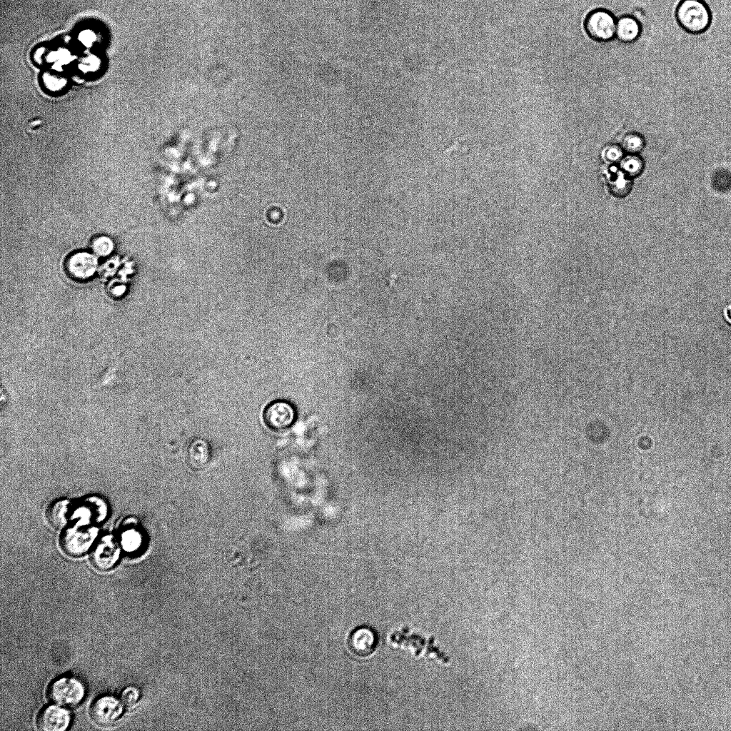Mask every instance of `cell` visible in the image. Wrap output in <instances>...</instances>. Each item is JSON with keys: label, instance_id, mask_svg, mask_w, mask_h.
<instances>
[{"label": "cell", "instance_id": "cell-5", "mask_svg": "<svg viewBox=\"0 0 731 731\" xmlns=\"http://www.w3.org/2000/svg\"><path fill=\"white\" fill-rule=\"evenodd\" d=\"M296 418V410L288 401L275 400L267 405L263 413V420L268 428L280 432L289 428Z\"/></svg>", "mask_w": 731, "mask_h": 731}, {"label": "cell", "instance_id": "cell-18", "mask_svg": "<svg viewBox=\"0 0 731 731\" xmlns=\"http://www.w3.org/2000/svg\"><path fill=\"white\" fill-rule=\"evenodd\" d=\"M623 149L621 146L611 144L605 147L603 157L609 162H617L622 158Z\"/></svg>", "mask_w": 731, "mask_h": 731}, {"label": "cell", "instance_id": "cell-19", "mask_svg": "<svg viewBox=\"0 0 731 731\" xmlns=\"http://www.w3.org/2000/svg\"><path fill=\"white\" fill-rule=\"evenodd\" d=\"M611 186L614 192L624 194L630 188V181L625 177V174H621L615 178Z\"/></svg>", "mask_w": 731, "mask_h": 731}, {"label": "cell", "instance_id": "cell-4", "mask_svg": "<svg viewBox=\"0 0 731 731\" xmlns=\"http://www.w3.org/2000/svg\"><path fill=\"white\" fill-rule=\"evenodd\" d=\"M616 19L608 10L598 9L585 18L584 27L587 34L599 42L610 41L615 36Z\"/></svg>", "mask_w": 731, "mask_h": 731}, {"label": "cell", "instance_id": "cell-10", "mask_svg": "<svg viewBox=\"0 0 731 731\" xmlns=\"http://www.w3.org/2000/svg\"><path fill=\"white\" fill-rule=\"evenodd\" d=\"M69 712L59 707L49 705L42 709L37 716L38 728L43 731H63L69 725Z\"/></svg>", "mask_w": 731, "mask_h": 731}, {"label": "cell", "instance_id": "cell-13", "mask_svg": "<svg viewBox=\"0 0 731 731\" xmlns=\"http://www.w3.org/2000/svg\"><path fill=\"white\" fill-rule=\"evenodd\" d=\"M142 539L140 531L134 527H128L121 534V545L127 551H133L141 545Z\"/></svg>", "mask_w": 731, "mask_h": 731}, {"label": "cell", "instance_id": "cell-3", "mask_svg": "<svg viewBox=\"0 0 731 731\" xmlns=\"http://www.w3.org/2000/svg\"><path fill=\"white\" fill-rule=\"evenodd\" d=\"M94 527L78 525L65 530L61 535L59 543L65 553L79 557L91 548L97 535Z\"/></svg>", "mask_w": 731, "mask_h": 731}, {"label": "cell", "instance_id": "cell-7", "mask_svg": "<svg viewBox=\"0 0 731 731\" xmlns=\"http://www.w3.org/2000/svg\"><path fill=\"white\" fill-rule=\"evenodd\" d=\"M120 545L112 535L102 537L95 545L91 555V562L100 570L112 568L120 555Z\"/></svg>", "mask_w": 731, "mask_h": 731}, {"label": "cell", "instance_id": "cell-12", "mask_svg": "<svg viewBox=\"0 0 731 731\" xmlns=\"http://www.w3.org/2000/svg\"><path fill=\"white\" fill-rule=\"evenodd\" d=\"M641 33V26L632 16L625 15L616 20L615 37L623 43H632Z\"/></svg>", "mask_w": 731, "mask_h": 731}, {"label": "cell", "instance_id": "cell-2", "mask_svg": "<svg viewBox=\"0 0 731 731\" xmlns=\"http://www.w3.org/2000/svg\"><path fill=\"white\" fill-rule=\"evenodd\" d=\"M85 695L84 685L78 679L63 677L53 681L48 687L49 699L56 705L72 707L79 705Z\"/></svg>", "mask_w": 731, "mask_h": 731}, {"label": "cell", "instance_id": "cell-11", "mask_svg": "<svg viewBox=\"0 0 731 731\" xmlns=\"http://www.w3.org/2000/svg\"><path fill=\"white\" fill-rule=\"evenodd\" d=\"M72 504L69 500H60L51 503L46 511L49 523L55 528H62L72 518Z\"/></svg>", "mask_w": 731, "mask_h": 731}, {"label": "cell", "instance_id": "cell-14", "mask_svg": "<svg viewBox=\"0 0 731 731\" xmlns=\"http://www.w3.org/2000/svg\"><path fill=\"white\" fill-rule=\"evenodd\" d=\"M91 248L93 253L96 256L105 257L112 253L114 243L111 238L106 236H99L92 240Z\"/></svg>", "mask_w": 731, "mask_h": 731}, {"label": "cell", "instance_id": "cell-17", "mask_svg": "<svg viewBox=\"0 0 731 731\" xmlns=\"http://www.w3.org/2000/svg\"><path fill=\"white\" fill-rule=\"evenodd\" d=\"M140 697V692L138 688L133 686L126 687L121 694V700L123 705L128 709L133 708L138 702Z\"/></svg>", "mask_w": 731, "mask_h": 731}, {"label": "cell", "instance_id": "cell-6", "mask_svg": "<svg viewBox=\"0 0 731 731\" xmlns=\"http://www.w3.org/2000/svg\"><path fill=\"white\" fill-rule=\"evenodd\" d=\"M98 261L94 253L78 251L66 260L65 270L70 278L77 281L91 278L97 270Z\"/></svg>", "mask_w": 731, "mask_h": 731}, {"label": "cell", "instance_id": "cell-15", "mask_svg": "<svg viewBox=\"0 0 731 731\" xmlns=\"http://www.w3.org/2000/svg\"><path fill=\"white\" fill-rule=\"evenodd\" d=\"M620 167L625 175L635 176L642 171V160L635 154H630L620 160Z\"/></svg>", "mask_w": 731, "mask_h": 731}, {"label": "cell", "instance_id": "cell-1", "mask_svg": "<svg viewBox=\"0 0 731 731\" xmlns=\"http://www.w3.org/2000/svg\"><path fill=\"white\" fill-rule=\"evenodd\" d=\"M679 25L691 34H700L709 27L711 13L702 0H682L675 11Z\"/></svg>", "mask_w": 731, "mask_h": 731}, {"label": "cell", "instance_id": "cell-8", "mask_svg": "<svg viewBox=\"0 0 731 731\" xmlns=\"http://www.w3.org/2000/svg\"><path fill=\"white\" fill-rule=\"evenodd\" d=\"M123 707L113 696L105 695L96 699L90 709L92 720L101 726L113 725L121 716Z\"/></svg>", "mask_w": 731, "mask_h": 731}, {"label": "cell", "instance_id": "cell-9", "mask_svg": "<svg viewBox=\"0 0 731 731\" xmlns=\"http://www.w3.org/2000/svg\"><path fill=\"white\" fill-rule=\"evenodd\" d=\"M378 642L376 632L364 625L357 627L351 633L348 644L351 652L355 655L366 657L375 651Z\"/></svg>", "mask_w": 731, "mask_h": 731}, {"label": "cell", "instance_id": "cell-16", "mask_svg": "<svg viewBox=\"0 0 731 731\" xmlns=\"http://www.w3.org/2000/svg\"><path fill=\"white\" fill-rule=\"evenodd\" d=\"M645 146L643 137L637 133H627L622 139L621 147L623 151L635 154L642 150Z\"/></svg>", "mask_w": 731, "mask_h": 731}]
</instances>
